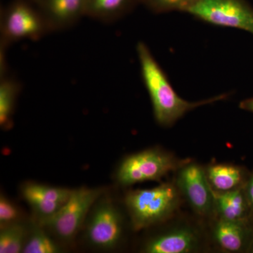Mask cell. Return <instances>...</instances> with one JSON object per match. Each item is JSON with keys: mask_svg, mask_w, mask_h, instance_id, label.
Here are the masks:
<instances>
[{"mask_svg": "<svg viewBox=\"0 0 253 253\" xmlns=\"http://www.w3.org/2000/svg\"><path fill=\"white\" fill-rule=\"evenodd\" d=\"M241 109L253 113V98L244 100L240 104Z\"/></svg>", "mask_w": 253, "mask_h": 253, "instance_id": "cell-22", "label": "cell"}, {"mask_svg": "<svg viewBox=\"0 0 253 253\" xmlns=\"http://www.w3.org/2000/svg\"><path fill=\"white\" fill-rule=\"evenodd\" d=\"M214 193V211L219 218L233 221H246L250 205L244 188Z\"/></svg>", "mask_w": 253, "mask_h": 253, "instance_id": "cell-13", "label": "cell"}, {"mask_svg": "<svg viewBox=\"0 0 253 253\" xmlns=\"http://www.w3.org/2000/svg\"><path fill=\"white\" fill-rule=\"evenodd\" d=\"M208 182L215 192H226L242 187L244 172L231 165L217 164L206 169Z\"/></svg>", "mask_w": 253, "mask_h": 253, "instance_id": "cell-15", "label": "cell"}, {"mask_svg": "<svg viewBox=\"0 0 253 253\" xmlns=\"http://www.w3.org/2000/svg\"><path fill=\"white\" fill-rule=\"evenodd\" d=\"M50 32L41 9L27 0H13L1 10L0 44L8 47L23 40L38 41Z\"/></svg>", "mask_w": 253, "mask_h": 253, "instance_id": "cell-3", "label": "cell"}, {"mask_svg": "<svg viewBox=\"0 0 253 253\" xmlns=\"http://www.w3.org/2000/svg\"><path fill=\"white\" fill-rule=\"evenodd\" d=\"M197 0H140V3L156 14L181 11L187 13Z\"/></svg>", "mask_w": 253, "mask_h": 253, "instance_id": "cell-19", "label": "cell"}, {"mask_svg": "<svg viewBox=\"0 0 253 253\" xmlns=\"http://www.w3.org/2000/svg\"><path fill=\"white\" fill-rule=\"evenodd\" d=\"M245 191H246V196L250 205L253 207V175L248 183Z\"/></svg>", "mask_w": 253, "mask_h": 253, "instance_id": "cell-21", "label": "cell"}, {"mask_svg": "<svg viewBox=\"0 0 253 253\" xmlns=\"http://www.w3.org/2000/svg\"><path fill=\"white\" fill-rule=\"evenodd\" d=\"M104 188L73 189L69 199L54 215L41 221L55 235L65 241H71L81 229L89 210L104 192Z\"/></svg>", "mask_w": 253, "mask_h": 253, "instance_id": "cell-5", "label": "cell"}, {"mask_svg": "<svg viewBox=\"0 0 253 253\" xmlns=\"http://www.w3.org/2000/svg\"><path fill=\"white\" fill-rule=\"evenodd\" d=\"M21 89L20 82L9 73L0 77V126L2 128L11 126L15 105Z\"/></svg>", "mask_w": 253, "mask_h": 253, "instance_id": "cell-16", "label": "cell"}, {"mask_svg": "<svg viewBox=\"0 0 253 253\" xmlns=\"http://www.w3.org/2000/svg\"><path fill=\"white\" fill-rule=\"evenodd\" d=\"M187 163L178 161L160 150H146L126 158L118 169L117 179L120 184L125 186L157 181Z\"/></svg>", "mask_w": 253, "mask_h": 253, "instance_id": "cell-4", "label": "cell"}, {"mask_svg": "<svg viewBox=\"0 0 253 253\" xmlns=\"http://www.w3.org/2000/svg\"><path fill=\"white\" fill-rule=\"evenodd\" d=\"M60 252L52 240L40 228L35 227L26 240L22 253H56Z\"/></svg>", "mask_w": 253, "mask_h": 253, "instance_id": "cell-18", "label": "cell"}, {"mask_svg": "<svg viewBox=\"0 0 253 253\" xmlns=\"http://www.w3.org/2000/svg\"><path fill=\"white\" fill-rule=\"evenodd\" d=\"M179 203L177 189L164 184L151 189L135 190L126 194V204L136 230L149 227L168 219Z\"/></svg>", "mask_w": 253, "mask_h": 253, "instance_id": "cell-2", "label": "cell"}, {"mask_svg": "<svg viewBox=\"0 0 253 253\" xmlns=\"http://www.w3.org/2000/svg\"><path fill=\"white\" fill-rule=\"evenodd\" d=\"M86 0H41L38 8L51 32L64 31L84 16Z\"/></svg>", "mask_w": 253, "mask_h": 253, "instance_id": "cell-10", "label": "cell"}, {"mask_svg": "<svg viewBox=\"0 0 253 253\" xmlns=\"http://www.w3.org/2000/svg\"><path fill=\"white\" fill-rule=\"evenodd\" d=\"M199 244L196 233L189 229H176L151 240L144 252L149 253H186L194 251Z\"/></svg>", "mask_w": 253, "mask_h": 253, "instance_id": "cell-11", "label": "cell"}, {"mask_svg": "<svg viewBox=\"0 0 253 253\" xmlns=\"http://www.w3.org/2000/svg\"><path fill=\"white\" fill-rule=\"evenodd\" d=\"M19 217V211L9 200L3 195L0 198V225L1 228L16 223Z\"/></svg>", "mask_w": 253, "mask_h": 253, "instance_id": "cell-20", "label": "cell"}, {"mask_svg": "<svg viewBox=\"0 0 253 253\" xmlns=\"http://www.w3.org/2000/svg\"><path fill=\"white\" fill-rule=\"evenodd\" d=\"M72 189L29 183L22 188V195L33 208L40 222L54 215L64 206Z\"/></svg>", "mask_w": 253, "mask_h": 253, "instance_id": "cell-9", "label": "cell"}, {"mask_svg": "<svg viewBox=\"0 0 253 253\" xmlns=\"http://www.w3.org/2000/svg\"><path fill=\"white\" fill-rule=\"evenodd\" d=\"M177 186L196 212L206 216L214 211L213 190L206 170L199 165L187 163L182 166L178 174Z\"/></svg>", "mask_w": 253, "mask_h": 253, "instance_id": "cell-7", "label": "cell"}, {"mask_svg": "<svg viewBox=\"0 0 253 253\" xmlns=\"http://www.w3.org/2000/svg\"><path fill=\"white\" fill-rule=\"evenodd\" d=\"M136 53L143 81L152 103L155 118L161 126H172L189 111L228 97V94H224L196 102L186 101L176 94L162 68L143 42L137 43Z\"/></svg>", "mask_w": 253, "mask_h": 253, "instance_id": "cell-1", "label": "cell"}, {"mask_svg": "<svg viewBox=\"0 0 253 253\" xmlns=\"http://www.w3.org/2000/svg\"><path fill=\"white\" fill-rule=\"evenodd\" d=\"M26 235V227L17 222L1 228L0 253H22Z\"/></svg>", "mask_w": 253, "mask_h": 253, "instance_id": "cell-17", "label": "cell"}, {"mask_svg": "<svg viewBox=\"0 0 253 253\" xmlns=\"http://www.w3.org/2000/svg\"><path fill=\"white\" fill-rule=\"evenodd\" d=\"M33 2L36 3L37 5L39 4L40 1H41V0H31Z\"/></svg>", "mask_w": 253, "mask_h": 253, "instance_id": "cell-23", "label": "cell"}, {"mask_svg": "<svg viewBox=\"0 0 253 253\" xmlns=\"http://www.w3.org/2000/svg\"><path fill=\"white\" fill-rule=\"evenodd\" d=\"M187 13L211 24L253 35V9L244 0H197Z\"/></svg>", "mask_w": 253, "mask_h": 253, "instance_id": "cell-6", "label": "cell"}, {"mask_svg": "<svg viewBox=\"0 0 253 253\" xmlns=\"http://www.w3.org/2000/svg\"><path fill=\"white\" fill-rule=\"evenodd\" d=\"M122 221L116 208L109 202L102 203L95 209L86 229L88 241L95 247L111 249L116 247L122 235Z\"/></svg>", "mask_w": 253, "mask_h": 253, "instance_id": "cell-8", "label": "cell"}, {"mask_svg": "<svg viewBox=\"0 0 253 253\" xmlns=\"http://www.w3.org/2000/svg\"><path fill=\"white\" fill-rule=\"evenodd\" d=\"M246 221L226 220L219 218L213 230L218 246L228 252H237L243 249L248 236Z\"/></svg>", "mask_w": 253, "mask_h": 253, "instance_id": "cell-14", "label": "cell"}, {"mask_svg": "<svg viewBox=\"0 0 253 253\" xmlns=\"http://www.w3.org/2000/svg\"><path fill=\"white\" fill-rule=\"evenodd\" d=\"M140 0H86L84 16L112 23L131 12Z\"/></svg>", "mask_w": 253, "mask_h": 253, "instance_id": "cell-12", "label": "cell"}]
</instances>
